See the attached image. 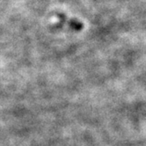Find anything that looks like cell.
Instances as JSON below:
<instances>
[{
    "label": "cell",
    "mask_w": 146,
    "mask_h": 146,
    "mask_svg": "<svg viewBox=\"0 0 146 146\" xmlns=\"http://www.w3.org/2000/svg\"><path fill=\"white\" fill-rule=\"evenodd\" d=\"M57 17L61 19V20H62V21L64 22H67L70 27L74 28L76 30H81L83 28V24L78 21V19H69L68 17H66L65 15H64L62 13H58L57 14Z\"/></svg>",
    "instance_id": "obj_1"
}]
</instances>
